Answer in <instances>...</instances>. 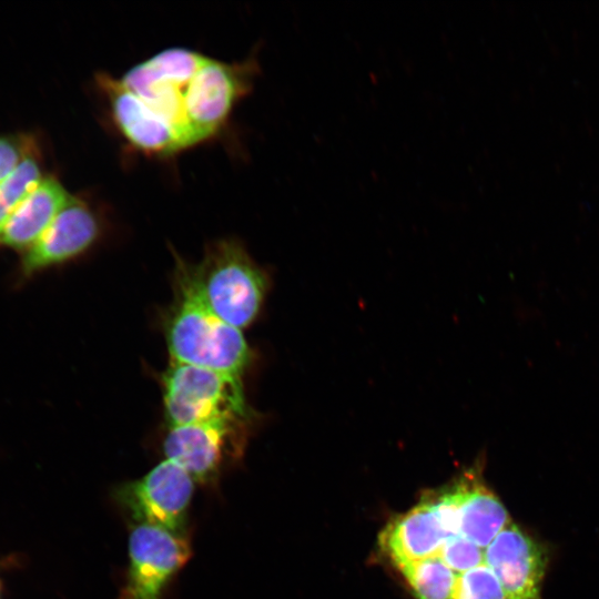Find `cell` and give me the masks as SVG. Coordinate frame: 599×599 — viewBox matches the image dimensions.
<instances>
[{
    "mask_svg": "<svg viewBox=\"0 0 599 599\" xmlns=\"http://www.w3.org/2000/svg\"><path fill=\"white\" fill-rule=\"evenodd\" d=\"M247 424L214 420L171 426L163 441L165 459L184 468L195 481H207L243 451Z\"/></svg>",
    "mask_w": 599,
    "mask_h": 599,
    "instance_id": "8",
    "label": "cell"
},
{
    "mask_svg": "<svg viewBox=\"0 0 599 599\" xmlns=\"http://www.w3.org/2000/svg\"><path fill=\"white\" fill-rule=\"evenodd\" d=\"M70 196L59 179L45 174L6 224L0 246L24 253L47 231Z\"/></svg>",
    "mask_w": 599,
    "mask_h": 599,
    "instance_id": "12",
    "label": "cell"
},
{
    "mask_svg": "<svg viewBox=\"0 0 599 599\" xmlns=\"http://www.w3.org/2000/svg\"><path fill=\"white\" fill-rule=\"evenodd\" d=\"M194 484L184 468L164 458L141 478L121 485L114 498L135 524L180 532Z\"/></svg>",
    "mask_w": 599,
    "mask_h": 599,
    "instance_id": "5",
    "label": "cell"
},
{
    "mask_svg": "<svg viewBox=\"0 0 599 599\" xmlns=\"http://www.w3.org/2000/svg\"><path fill=\"white\" fill-rule=\"evenodd\" d=\"M485 549L463 536H451L444 542L439 557L456 573L460 575L485 562Z\"/></svg>",
    "mask_w": 599,
    "mask_h": 599,
    "instance_id": "17",
    "label": "cell"
},
{
    "mask_svg": "<svg viewBox=\"0 0 599 599\" xmlns=\"http://www.w3.org/2000/svg\"><path fill=\"white\" fill-rule=\"evenodd\" d=\"M44 176L40 150L35 148L0 184V234L21 202Z\"/></svg>",
    "mask_w": 599,
    "mask_h": 599,
    "instance_id": "15",
    "label": "cell"
},
{
    "mask_svg": "<svg viewBox=\"0 0 599 599\" xmlns=\"http://www.w3.org/2000/svg\"><path fill=\"white\" fill-rule=\"evenodd\" d=\"M186 268L204 303L225 323L242 331L258 316L270 280L236 241L214 243Z\"/></svg>",
    "mask_w": 599,
    "mask_h": 599,
    "instance_id": "2",
    "label": "cell"
},
{
    "mask_svg": "<svg viewBox=\"0 0 599 599\" xmlns=\"http://www.w3.org/2000/svg\"><path fill=\"white\" fill-rule=\"evenodd\" d=\"M456 484L460 497V536L485 549L510 522L508 512L476 469L466 471Z\"/></svg>",
    "mask_w": 599,
    "mask_h": 599,
    "instance_id": "13",
    "label": "cell"
},
{
    "mask_svg": "<svg viewBox=\"0 0 599 599\" xmlns=\"http://www.w3.org/2000/svg\"><path fill=\"white\" fill-rule=\"evenodd\" d=\"M485 564L498 578L507 599H540L545 550L509 522L485 548Z\"/></svg>",
    "mask_w": 599,
    "mask_h": 599,
    "instance_id": "10",
    "label": "cell"
},
{
    "mask_svg": "<svg viewBox=\"0 0 599 599\" xmlns=\"http://www.w3.org/2000/svg\"><path fill=\"white\" fill-rule=\"evenodd\" d=\"M256 61L222 62L207 58L184 92V115L195 144L215 135L235 103L252 88Z\"/></svg>",
    "mask_w": 599,
    "mask_h": 599,
    "instance_id": "4",
    "label": "cell"
},
{
    "mask_svg": "<svg viewBox=\"0 0 599 599\" xmlns=\"http://www.w3.org/2000/svg\"><path fill=\"white\" fill-rule=\"evenodd\" d=\"M169 427L214 420L250 423L241 376L171 362L162 378Z\"/></svg>",
    "mask_w": 599,
    "mask_h": 599,
    "instance_id": "3",
    "label": "cell"
},
{
    "mask_svg": "<svg viewBox=\"0 0 599 599\" xmlns=\"http://www.w3.org/2000/svg\"><path fill=\"white\" fill-rule=\"evenodd\" d=\"M455 599H507L505 591L484 562L458 576Z\"/></svg>",
    "mask_w": 599,
    "mask_h": 599,
    "instance_id": "16",
    "label": "cell"
},
{
    "mask_svg": "<svg viewBox=\"0 0 599 599\" xmlns=\"http://www.w3.org/2000/svg\"><path fill=\"white\" fill-rule=\"evenodd\" d=\"M38 148L30 133H0V184Z\"/></svg>",
    "mask_w": 599,
    "mask_h": 599,
    "instance_id": "18",
    "label": "cell"
},
{
    "mask_svg": "<svg viewBox=\"0 0 599 599\" xmlns=\"http://www.w3.org/2000/svg\"><path fill=\"white\" fill-rule=\"evenodd\" d=\"M191 555L180 532L135 524L129 538V566L119 599H161Z\"/></svg>",
    "mask_w": 599,
    "mask_h": 599,
    "instance_id": "6",
    "label": "cell"
},
{
    "mask_svg": "<svg viewBox=\"0 0 599 599\" xmlns=\"http://www.w3.org/2000/svg\"><path fill=\"white\" fill-rule=\"evenodd\" d=\"M449 536L425 500L394 518L379 535V545L398 568L438 556Z\"/></svg>",
    "mask_w": 599,
    "mask_h": 599,
    "instance_id": "11",
    "label": "cell"
},
{
    "mask_svg": "<svg viewBox=\"0 0 599 599\" xmlns=\"http://www.w3.org/2000/svg\"><path fill=\"white\" fill-rule=\"evenodd\" d=\"M101 224L93 207L71 195L41 237L21 254L16 270L18 284L61 266L84 254L98 241Z\"/></svg>",
    "mask_w": 599,
    "mask_h": 599,
    "instance_id": "7",
    "label": "cell"
},
{
    "mask_svg": "<svg viewBox=\"0 0 599 599\" xmlns=\"http://www.w3.org/2000/svg\"><path fill=\"white\" fill-rule=\"evenodd\" d=\"M417 599H455L458 573L439 556L399 568Z\"/></svg>",
    "mask_w": 599,
    "mask_h": 599,
    "instance_id": "14",
    "label": "cell"
},
{
    "mask_svg": "<svg viewBox=\"0 0 599 599\" xmlns=\"http://www.w3.org/2000/svg\"><path fill=\"white\" fill-rule=\"evenodd\" d=\"M97 81L108 100L113 123L132 148L145 154L161 156L190 148L173 124L128 89L121 80L101 73Z\"/></svg>",
    "mask_w": 599,
    "mask_h": 599,
    "instance_id": "9",
    "label": "cell"
},
{
    "mask_svg": "<svg viewBox=\"0 0 599 599\" xmlns=\"http://www.w3.org/2000/svg\"><path fill=\"white\" fill-rule=\"evenodd\" d=\"M171 362L243 376L253 353L241 329L221 319L204 303L179 261L175 298L164 324Z\"/></svg>",
    "mask_w": 599,
    "mask_h": 599,
    "instance_id": "1",
    "label": "cell"
}]
</instances>
